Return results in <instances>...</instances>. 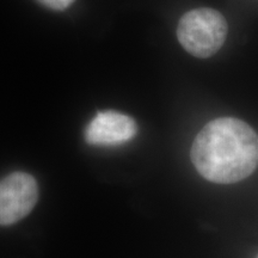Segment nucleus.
I'll return each mask as SVG.
<instances>
[{
    "label": "nucleus",
    "mask_w": 258,
    "mask_h": 258,
    "mask_svg": "<svg viewBox=\"0 0 258 258\" xmlns=\"http://www.w3.org/2000/svg\"><path fill=\"white\" fill-rule=\"evenodd\" d=\"M190 157L198 172L209 182H240L258 166V135L238 118H217L196 135Z\"/></svg>",
    "instance_id": "nucleus-1"
},
{
    "label": "nucleus",
    "mask_w": 258,
    "mask_h": 258,
    "mask_svg": "<svg viewBox=\"0 0 258 258\" xmlns=\"http://www.w3.org/2000/svg\"><path fill=\"white\" fill-rule=\"evenodd\" d=\"M227 31V22L220 12L214 9L201 8L182 16L177 28V37L188 53L205 59L220 49Z\"/></svg>",
    "instance_id": "nucleus-2"
},
{
    "label": "nucleus",
    "mask_w": 258,
    "mask_h": 258,
    "mask_svg": "<svg viewBox=\"0 0 258 258\" xmlns=\"http://www.w3.org/2000/svg\"><path fill=\"white\" fill-rule=\"evenodd\" d=\"M36 179L27 172L10 173L0 180V225L8 226L27 217L36 206Z\"/></svg>",
    "instance_id": "nucleus-3"
},
{
    "label": "nucleus",
    "mask_w": 258,
    "mask_h": 258,
    "mask_svg": "<svg viewBox=\"0 0 258 258\" xmlns=\"http://www.w3.org/2000/svg\"><path fill=\"white\" fill-rule=\"evenodd\" d=\"M138 133V125L131 116L106 110L98 112L85 129L86 143L92 146L112 147L131 141Z\"/></svg>",
    "instance_id": "nucleus-4"
},
{
    "label": "nucleus",
    "mask_w": 258,
    "mask_h": 258,
    "mask_svg": "<svg viewBox=\"0 0 258 258\" xmlns=\"http://www.w3.org/2000/svg\"><path fill=\"white\" fill-rule=\"evenodd\" d=\"M37 2L51 10H64L72 5L74 0H37Z\"/></svg>",
    "instance_id": "nucleus-5"
}]
</instances>
